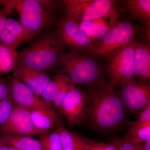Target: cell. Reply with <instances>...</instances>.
I'll use <instances>...</instances> for the list:
<instances>
[{"label": "cell", "instance_id": "1", "mask_svg": "<svg viewBox=\"0 0 150 150\" xmlns=\"http://www.w3.org/2000/svg\"><path fill=\"white\" fill-rule=\"evenodd\" d=\"M86 118L95 128L101 131L115 130L126 120L125 109L120 97L110 90L108 83L101 81L91 86Z\"/></svg>", "mask_w": 150, "mask_h": 150}, {"label": "cell", "instance_id": "2", "mask_svg": "<svg viewBox=\"0 0 150 150\" xmlns=\"http://www.w3.org/2000/svg\"><path fill=\"white\" fill-rule=\"evenodd\" d=\"M66 46L57 30L48 33L34 40L18 54L17 64L45 71L57 65Z\"/></svg>", "mask_w": 150, "mask_h": 150}, {"label": "cell", "instance_id": "3", "mask_svg": "<svg viewBox=\"0 0 150 150\" xmlns=\"http://www.w3.org/2000/svg\"><path fill=\"white\" fill-rule=\"evenodd\" d=\"M56 65L60 66L62 72L75 84L92 86L101 81H98L102 74L98 62L92 56L82 55L79 51L71 49L64 52Z\"/></svg>", "mask_w": 150, "mask_h": 150}, {"label": "cell", "instance_id": "4", "mask_svg": "<svg viewBox=\"0 0 150 150\" xmlns=\"http://www.w3.org/2000/svg\"><path fill=\"white\" fill-rule=\"evenodd\" d=\"M65 17L78 24L84 21L110 18L117 21L115 1L112 0H65Z\"/></svg>", "mask_w": 150, "mask_h": 150}, {"label": "cell", "instance_id": "5", "mask_svg": "<svg viewBox=\"0 0 150 150\" xmlns=\"http://www.w3.org/2000/svg\"><path fill=\"white\" fill-rule=\"evenodd\" d=\"M4 12L8 16L16 11L20 18V23L30 32L38 34L52 21L51 13L37 0L0 1Z\"/></svg>", "mask_w": 150, "mask_h": 150}, {"label": "cell", "instance_id": "6", "mask_svg": "<svg viewBox=\"0 0 150 150\" xmlns=\"http://www.w3.org/2000/svg\"><path fill=\"white\" fill-rule=\"evenodd\" d=\"M139 29L128 21L118 22L104 37L94 42L88 51L96 57L107 59L136 40Z\"/></svg>", "mask_w": 150, "mask_h": 150}, {"label": "cell", "instance_id": "7", "mask_svg": "<svg viewBox=\"0 0 150 150\" xmlns=\"http://www.w3.org/2000/svg\"><path fill=\"white\" fill-rule=\"evenodd\" d=\"M136 43L137 40H134L105 59L106 71L109 78L108 87L111 91H113L116 87L135 79L134 56Z\"/></svg>", "mask_w": 150, "mask_h": 150}, {"label": "cell", "instance_id": "8", "mask_svg": "<svg viewBox=\"0 0 150 150\" xmlns=\"http://www.w3.org/2000/svg\"><path fill=\"white\" fill-rule=\"evenodd\" d=\"M119 94L125 110L134 114L141 112L150 103V85L131 80L120 86Z\"/></svg>", "mask_w": 150, "mask_h": 150}, {"label": "cell", "instance_id": "9", "mask_svg": "<svg viewBox=\"0 0 150 150\" xmlns=\"http://www.w3.org/2000/svg\"><path fill=\"white\" fill-rule=\"evenodd\" d=\"M47 132L36 129L31 121L28 109L16 105L14 106L7 121L0 126L1 135L31 137Z\"/></svg>", "mask_w": 150, "mask_h": 150}, {"label": "cell", "instance_id": "10", "mask_svg": "<svg viewBox=\"0 0 150 150\" xmlns=\"http://www.w3.org/2000/svg\"><path fill=\"white\" fill-rule=\"evenodd\" d=\"M59 109L70 126L79 125L86 118L88 113V95L76 87L73 89L65 96Z\"/></svg>", "mask_w": 150, "mask_h": 150}, {"label": "cell", "instance_id": "11", "mask_svg": "<svg viewBox=\"0 0 150 150\" xmlns=\"http://www.w3.org/2000/svg\"><path fill=\"white\" fill-rule=\"evenodd\" d=\"M10 95L15 104L24 107L28 110H44L56 113L52 104L45 101L21 82L10 77Z\"/></svg>", "mask_w": 150, "mask_h": 150}, {"label": "cell", "instance_id": "12", "mask_svg": "<svg viewBox=\"0 0 150 150\" xmlns=\"http://www.w3.org/2000/svg\"><path fill=\"white\" fill-rule=\"evenodd\" d=\"M57 31L65 45L70 46L71 49L88 51L94 42L78 23L66 17L59 22Z\"/></svg>", "mask_w": 150, "mask_h": 150}, {"label": "cell", "instance_id": "13", "mask_svg": "<svg viewBox=\"0 0 150 150\" xmlns=\"http://www.w3.org/2000/svg\"><path fill=\"white\" fill-rule=\"evenodd\" d=\"M13 78L16 79L40 96L51 80L44 71H38L17 64L13 70Z\"/></svg>", "mask_w": 150, "mask_h": 150}, {"label": "cell", "instance_id": "14", "mask_svg": "<svg viewBox=\"0 0 150 150\" xmlns=\"http://www.w3.org/2000/svg\"><path fill=\"white\" fill-rule=\"evenodd\" d=\"M37 35L28 31L16 20L8 18L5 28L0 37V43L16 50Z\"/></svg>", "mask_w": 150, "mask_h": 150}, {"label": "cell", "instance_id": "15", "mask_svg": "<svg viewBox=\"0 0 150 150\" xmlns=\"http://www.w3.org/2000/svg\"><path fill=\"white\" fill-rule=\"evenodd\" d=\"M134 78L149 84L150 81V46L149 43L137 41L134 56Z\"/></svg>", "mask_w": 150, "mask_h": 150}, {"label": "cell", "instance_id": "16", "mask_svg": "<svg viewBox=\"0 0 150 150\" xmlns=\"http://www.w3.org/2000/svg\"><path fill=\"white\" fill-rule=\"evenodd\" d=\"M62 150H89L94 143L91 140L61 127L57 129Z\"/></svg>", "mask_w": 150, "mask_h": 150}, {"label": "cell", "instance_id": "17", "mask_svg": "<svg viewBox=\"0 0 150 150\" xmlns=\"http://www.w3.org/2000/svg\"><path fill=\"white\" fill-rule=\"evenodd\" d=\"M125 5L131 16L144 25L145 33L150 34V0H127Z\"/></svg>", "mask_w": 150, "mask_h": 150}, {"label": "cell", "instance_id": "18", "mask_svg": "<svg viewBox=\"0 0 150 150\" xmlns=\"http://www.w3.org/2000/svg\"><path fill=\"white\" fill-rule=\"evenodd\" d=\"M0 144L18 150H42L39 140L28 136L1 135Z\"/></svg>", "mask_w": 150, "mask_h": 150}, {"label": "cell", "instance_id": "19", "mask_svg": "<svg viewBox=\"0 0 150 150\" xmlns=\"http://www.w3.org/2000/svg\"><path fill=\"white\" fill-rule=\"evenodd\" d=\"M28 110L33 125L38 130L48 132L56 124L61 123L56 113L35 109Z\"/></svg>", "mask_w": 150, "mask_h": 150}, {"label": "cell", "instance_id": "20", "mask_svg": "<svg viewBox=\"0 0 150 150\" xmlns=\"http://www.w3.org/2000/svg\"><path fill=\"white\" fill-rule=\"evenodd\" d=\"M79 24L86 34L94 42L104 37L115 25H110L103 19L82 22Z\"/></svg>", "mask_w": 150, "mask_h": 150}, {"label": "cell", "instance_id": "21", "mask_svg": "<svg viewBox=\"0 0 150 150\" xmlns=\"http://www.w3.org/2000/svg\"><path fill=\"white\" fill-rule=\"evenodd\" d=\"M18 57L16 50L0 43V75L13 71L17 64Z\"/></svg>", "mask_w": 150, "mask_h": 150}, {"label": "cell", "instance_id": "22", "mask_svg": "<svg viewBox=\"0 0 150 150\" xmlns=\"http://www.w3.org/2000/svg\"><path fill=\"white\" fill-rule=\"evenodd\" d=\"M57 84V90L53 103L56 108L59 109L61 103L66 94L75 88V84L67 76L59 74L54 76Z\"/></svg>", "mask_w": 150, "mask_h": 150}, {"label": "cell", "instance_id": "23", "mask_svg": "<svg viewBox=\"0 0 150 150\" xmlns=\"http://www.w3.org/2000/svg\"><path fill=\"white\" fill-rule=\"evenodd\" d=\"M38 140L42 150H62L61 141L57 130L54 132H48L38 136Z\"/></svg>", "mask_w": 150, "mask_h": 150}, {"label": "cell", "instance_id": "24", "mask_svg": "<svg viewBox=\"0 0 150 150\" xmlns=\"http://www.w3.org/2000/svg\"><path fill=\"white\" fill-rule=\"evenodd\" d=\"M150 124V103L140 113L139 118L134 123H131L126 134L125 139L129 138L138 129L143 126Z\"/></svg>", "mask_w": 150, "mask_h": 150}, {"label": "cell", "instance_id": "25", "mask_svg": "<svg viewBox=\"0 0 150 150\" xmlns=\"http://www.w3.org/2000/svg\"><path fill=\"white\" fill-rule=\"evenodd\" d=\"M15 105L11 95L0 100V126L8 120Z\"/></svg>", "mask_w": 150, "mask_h": 150}, {"label": "cell", "instance_id": "26", "mask_svg": "<svg viewBox=\"0 0 150 150\" xmlns=\"http://www.w3.org/2000/svg\"><path fill=\"white\" fill-rule=\"evenodd\" d=\"M150 139V124L143 126L138 129L126 139L130 140L135 144H140Z\"/></svg>", "mask_w": 150, "mask_h": 150}, {"label": "cell", "instance_id": "27", "mask_svg": "<svg viewBox=\"0 0 150 150\" xmlns=\"http://www.w3.org/2000/svg\"><path fill=\"white\" fill-rule=\"evenodd\" d=\"M56 90L57 84L55 79L53 78L51 79L49 83L40 96L45 101L51 103L55 99Z\"/></svg>", "mask_w": 150, "mask_h": 150}, {"label": "cell", "instance_id": "28", "mask_svg": "<svg viewBox=\"0 0 150 150\" xmlns=\"http://www.w3.org/2000/svg\"><path fill=\"white\" fill-rule=\"evenodd\" d=\"M120 140L110 143H94L89 150H118Z\"/></svg>", "mask_w": 150, "mask_h": 150}, {"label": "cell", "instance_id": "29", "mask_svg": "<svg viewBox=\"0 0 150 150\" xmlns=\"http://www.w3.org/2000/svg\"><path fill=\"white\" fill-rule=\"evenodd\" d=\"M142 143L135 144L126 139L120 140L118 150H142Z\"/></svg>", "mask_w": 150, "mask_h": 150}, {"label": "cell", "instance_id": "30", "mask_svg": "<svg viewBox=\"0 0 150 150\" xmlns=\"http://www.w3.org/2000/svg\"><path fill=\"white\" fill-rule=\"evenodd\" d=\"M10 81L7 82L0 78V100L6 98L10 95Z\"/></svg>", "mask_w": 150, "mask_h": 150}, {"label": "cell", "instance_id": "31", "mask_svg": "<svg viewBox=\"0 0 150 150\" xmlns=\"http://www.w3.org/2000/svg\"><path fill=\"white\" fill-rule=\"evenodd\" d=\"M7 19V16L0 8V37L5 28Z\"/></svg>", "mask_w": 150, "mask_h": 150}, {"label": "cell", "instance_id": "32", "mask_svg": "<svg viewBox=\"0 0 150 150\" xmlns=\"http://www.w3.org/2000/svg\"><path fill=\"white\" fill-rule=\"evenodd\" d=\"M1 150H18L12 147L1 145Z\"/></svg>", "mask_w": 150, "mask_h": 150}, {"label": "cell", "instance_id": "33", "mask_svg": "<svg viewBox=\"0 0 150 150\" xmlns=\"http://www.w3.org/2000/svg\"><path fill=\"white\" fill-rule=\"evenodd\" d=\"M0 150H1V144H0Z\"/></svg>", "mask_w": 150, "mask_h": 150}]
</instances>
